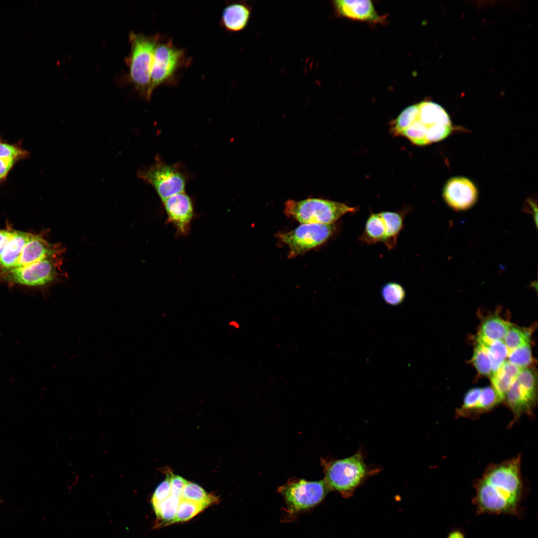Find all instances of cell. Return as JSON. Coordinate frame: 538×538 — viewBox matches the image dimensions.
Returning a JSON list of instances; mask_svg holds the SVG:
<instances>
[{
  "mask_svg": "<svg viewBox=\"0 0 538 538\" xmlns=\"http://www.w3.org/2000/svg\"><path fill=\"white\" fill-rule=\"evenodd\" d=\"M530 331L512 324L503 341L509 352L521 346L530 343Z\"/></svg>",
  "mask_w": 538,
  "mask_h": 538,
  "instance_id": "484cf974",
  "label": "cell"
},
{
  "mask_svg": "<svg viewBox=\"0 0 538 538\" xmlns=\"http://www.w3.org/2000/svg\"><path fill=\"white\" fill-rule=\"evenodd\" d=\"M63 252V249L59 245L49 243L40 235L31 234L14 268L62 255Z\"/></svg>",
  "mask_w": 538,
  "mask_h": 538,
  "instance_id": "7c38bea8",
  "label": "cell"
},
{
  "mask_svg": "<svg viewBox=\"0 0 538 538\" xmlns=\"http://www.w3.org/2000/svg\"><path fill=\"white\" fill-rule=\"evenodd\" d=\"M508 361L520 369L527 368L532 360L530 343L521 346L509 352Z\"/></svg>",
  "mask_w": 538,
  "mask_h": 538,
  "instance_id": "f546056e",
  "label": "cell"
},
{
  "mask_svg": "<svg viewBox=\"0 0 538 538\" xmlns=\"http://www.w3.org/2000/svg\"><path fill=\"white\" fill-rule=\"evenodd\" d=\"M252 11V6L246 1L228 3L222 11L220 24L228 32L241 31L248 26Z\"/></svg>",
  "mask_w": 538,
  "mask_h": 538,
  "instance_id": "5bb4252c",
  "label": "cell"
},
{
  "mask_svg": "<svg viewBox=\"0 0 538 538\" xmlns=\"http://www.w3.org/2000/svg\"><path fill=\"white\" fill-rule=\"evenodd\" d=\"M325 480L331 490L351 496L369 473L362 454L358 452L344 459L328 462L325 466Z\"/></svg>",
  "mask_w": 538,
  "mask_h": 538,
  "instance_id": "5b68a950",
  "label": "cell"
},
{
  "mask_svg": "<svg viewBox=\"0 0 538 538\" xmlns=\"http://www.w3.org/2000/svg\"><path fill=\"white\" fill-rule=\"evenodd\" d=\"M278 490L288 510L295 513L317 505L331 490L325 479L317 481L301 479L288 482Z\"/></svg>",
  "mask_w": 538,
  "mask_h": 538,
  "instance_id": "ba28073f",
  "label": "cell"
},
{
  "mask_svg": "<svg viewBox=\"0 0 538 538\" xmlns=\"http://www.w3.org/2000/svg\"><path fill=\"white\" fill-rule=\"evenodd\" d=\"M487 348L491 361L492 375L496 372L508 357L509 350L503 340L488 342L477 341Z\"/></svg>",
  "mask_w": 538,
  "mask_h": 538,
  "instance_id": "7402d4cb",
  "label": "cell"
},
{
  "mask_svg": "<svg viewBox=\"0 0 538 538\" xmlns=\"http://www.w3.org/2000/svg\"><path fill=\"white\" fill-rule=\"evenodd\" d=\"M335 13L353 20L380 22L383 20L369 0H337L333 1Z\"/></svg>",
  "mask_w": 538,
  "mask_h": 538,
  "instance_id": "4fadbf2b",
  "label": "cell"
},
{
  "mask_svg": "<svg viewBox=\"0 0 538 538\" xmlns=\"http://www.w3.org/2000/svg\"><path fill=\"white\" fill-rule=\"evenodd\" d=\"M472 362L480 374L491 376V364L488 350L478 342L474 349Z\"/></svg>",
  "mask_w": 538,
  "mask_h": 538,
  "instance_id": "83f0119b",
  "label": "cell"
},
{
  "mask_svg": "<svg viewBox=\"0 0 538 538\" xmlns=\"http://www.w3.org/2000/svg\"><path fill=\"white\" fill-rule=\"evenodd\" d=\"M521 369L506 360L499 370L491 376L492 387L503 401L504 397L516 380Z\"/></svg>",
  "mask_w": 538,
  "mask_h": 538,
  "instance_id": "ffe728a7",
  "label": "cell"
},
{
  "mask_svg": "<svg viewBox=\"0 0 538 538\" xmlns=\"http://www.w3.org/2000/svg\"><path fill=\"white\" fill-rule=\"evenodd\" d=\"M447 538H465V537L461 532L454 531L449 534Z\"/></svg>",
  "mask_w": 538,
  "mask_h": 538,
  "instance_id": "e575fe53",
  "label": "cell"
},
{
  "mask_svg": "<svg viewBox=\"0 0 538 538\" xmlns=\"http://www.w3.org/2000/svg\"><path fill=\"white\" fill-rule=\"evenodd\" d=\"M516 380L521 386L527 390L537 393V377L533 369L528 368L522 369Z\"/></svg>",
  "mask_w": 538,
  "mask_h": 538,
  "instance_id": "4dcf8cb0",
  "label": "cell"
},
{
  "mask_svg": "<svg viewBox=\"0 0 538 538\" xmlns=\"http://www.w3.org/2000/svg\"><path fill=\"white\" fill-rule=\"evenodd\" d=\"M29 156V152L20 143H9L0 137V184L6 180L17 162L27 158Z\"/></svg>",
  "mask_w": 538,
  "mask_h": 538,
  "instance_id": "9a60e30c",
  "label": "cell"
},
{
  "mask_svg": "<svg viewBox=\"0 0 538 538\" xmlns=\"http://www.w3.org/2000/svg\"><path fill=\"white\" fill-rule=\"evenodd\" d=\"M521 459L517 457L487 468L476 485L478 510L490 514L515 512L522 494Z\"/></svg>",
  "mask_w": 538,
  "mask_h": 538,
  "instance_id": "6da1fadb",
  "label": "cell"
},
{
  "mask_svg": "<svg viewBox=\"0 0 538 538\" xmlns=\"http://www.w3.org/2000/svg\"><path fill=\"white\" fill-rule=\"evenodd\" d=\"M187 482L183 477L171 473L170 474L171 495L181 499L182 490Z\"/></svg>",
  "mask_w": 538,
  "mask_h": 538,
  "instance_id": "d6a6232c",
  "label": "cell"
},
{
  "mask_svg": "<svg viewBox=\"0 0 538 538\" xmlns=\"http://www.w3.org/2000/svg\"><path fill=\"white\" fill-rule=\"evenodd\" d=\"M32 234L14 230L13 235L0 258V269L8 270L16 266L22 251Z\"/></svg>",
  "mask_w": 538,
  "mask_h": 538,
  "instance_id": "2e32d148",
  "label": "cell"
},
{
  "mask_svg": "<svg viewBox=\"0 0 538 538\" xmlns=\"http://www.w3.org/2000/svg\"><path fill=\"white\" fill-rule=\"evenodd\" d=\"M170 495V474H167L165 480L158 485L152 496L151 501L153 508L157 506Z\"/></svg>",
  "mask_w": 538,
  "mask_h": 538,
  "instance_id": "1f68e13d",
  "label": "cell"
},
{
  "mask_svg": "<svg viewBox=\"0 0 538 538\" xmlns=\"http://www.w3.org/2000/svg\"><path fill=\"white\" fill-rule=\"evenodd\" d=\"M180 499L171 495L153 508L160 524L166 526L172 524Z\"/></svg>",
  "mask_w": 538,
  "mask_h": 538,
  "instance_id": "cb8c5ba5",
  "label": "cell"
},
{
  "mask_svg": "<svg viewBox=\"0 0 538 538\" xmlns=\"http://www.w3.org/2000/svg\"><path fill=\"white\" fill-rule=\"evenodd\" d=\"M167 220L175 227L176 235H187L194 216L192 200L185 191L172 195L162 201Z\"/></svg>",
  "mask_w": 538,
  "mask_h": 538,
  "instance_id": "30bf717a",
  "label": "cell"
},
{
  "mask_svg": "<svg viewBox=\"0 0 538 538\" xmlns=\"http://www.w3.org/2000/svg\"><path fill=\"white\" fill-rule=\"evenodd\" d=\"M137 175L154 188L162 201L185 191L187 178L181 167L166 163L158 155L152 165L139 169Z\"/></svg>",
  "mask_w": 538,
  "mask_h": 538,
  "instance_id": "8992f818",
  "label": "cell"
},
{
  "mask_svg": "<svg viewBox=\"0 0 538 538\" xmlns=\"http://www.w3.org/2000/svg\"><path fill=\"white\" fill-rule=\"evenodd\" d=\"M381 294L385 303L395 306L400 305L404 302L406 292L404 288L401 284L391 281L382 286Z\"/></svg>",
  "mask_w": 538,
  "mask_h": 538,
  "instance_id": "d4e9b609",
  "label": "cell"
},
{
  "mask_svg": "<svg viewBox=\"0 0 538 538\" xmlns=\"http://www.w3.org/2000/svg\"><path fill=\"white\" fill-rule=\"evenodd\" d=\"M502 401L493 387L481 388L477 409L478 414L490 410Z\"/></svg>",
  "mask_w": 538,
  "mask_h": 538,
  "instance_id": "f1b7e54d",
  "label": "cell"
},
{
  "mask_svg": "<svg viewBox=\"0 0 538 538\" xmlns=\"http://www.w3.org/2000/svg\"><path fill=\"white\" fill-rule=\"evenodd\" d=\"M206 508L204 505L181 499L172 524L186 522L194 517Z\"/></svg>",
  "mask_w": 538,
  "mask_h": 538,
  "instance_id": "4316f807",
  "label": "cell"
},
{
  "mask_svg": "<svg viewBox=\"0 0 538 538\" xmlns=\"http://www.w3.org/2000/svg\"><path fill=\"white\" fill-rule=\"evenodd\" d=\"M357 210V207L340 202L310 197L287 200L284 203V213L301 224H332L344 215Z\"/></svg>",
  "mask_w": 538,
  "mask_h": 538,
  "instance_id": "3957f363",
  "label": "cell"
},
{
  "mask_svg": "<svg viewBox=\"0 0 538 538\" xmlns=\"http://www.w3.org/2000/svg\"><path fill=\"white\" fill-rule=\"evenodd\" d=\"M380 214L385 223L387 239L385 245L388 250L394 249L397 239L404 226V217L407 211L399 212L383 211Z\"/></svg>",
  "mask_w": 538,
  "mask_h": 538,
  "instance_id": "44dd1931",
  "label": "cell"
},
{
  "mask_svg": "<svg viewBox=\"0 0 538 538\" xmlns=\"http://www.w3.org/2000/svg\"><path fill=\"white\" fill-rule=\"evenodd\" d=\"M417 117L426 128L427 133L438 124L452 125L449 115L438 104L425 101L417 103Z\"/></svg>",
  "mask_w": 538,
  "mask_h": 538,
  "instance_id": "e0dca14e",
  "label": "cell"
},
{
  "mask_svg": "<svg viewBox=\"0 0 538 538\" xmlns=\"http://www.w3.org/2000/svg\"><path fill=\"white\" fill-rule=\"evenodd\" d=\"M191 63L183 48L176 47L171 38L160 41L155 49L150 74V91L160 86H176L178 72Z\"/></svg>",
  "mask_w": 538,
  "mask_h": 538,
  "instance_id": "277c9868",
  "label": "cell"
},
{
  "mask_svg": "<svg viewBox=\"0 0 538 538\" xmlns=\"http://www.w3.org/2000/svg\"><path fill=\"white\" fill-rule=\"evenodd\" d=\"M131 51L126 61L129 66V79L139 96L149 101L150 91V74L154 53L158 42L162 40L159 33L146 35L131 32L129 34Z\"/></svg>",
  "mask_w": 538,
  "mask_h": 538,
  "instance_id": "7a4b0ae2",
  "label": "cell"
},
{
  "mask_svg": "<svg viewBox=\"0 0 538 538\" xmlns=\"http://www.w3.org/2000/svg\"><path fill=\"white\" fill-rule=\"evenodd\" d=\"M443 197L446 203L456 211L466 210L474 205L478 191L473 183L464 177H454L446 183Z\"/></svg>",
  "mask_w": 538,
  "mask_h": 538,
  "instance_id": "8fae6325",
  "label": "cell"
},
{
  "mask_svg": "<svg viewBox=\"0 0 538 538\" xmlns=\"http://www.w3.org/2000/svg\"><path fill=\"white\" fill-rule=\"evenodd\" d=\"M511 325L498 315L490 316L483 322L477 341L488 342L503 340Z\"/></svg>",
  "mask_w": 538,
  "mask_h": 538,
  "instance_id": "d6986e66",
  "label": "cell"
},
{
  "mask_svg": "<svg viewBox=\"0 0 538 538\" xmlns=\"http://www.w3.org/2000/svg\"><path fill=\"white\" fill-rule=\"evenodd\" d=\"M181 499L189 500L205 506L206 507L215 503L217 498L208 494L201 487L190 482L185 485Z\"/></svg>",
  "mask_w": 538,
  "mask_h": 538,
  "instance_id": "603a6c76",
  "label": "cell"
},
{
  "mask_svg": "<svg viewBox=\"0 0 538 538\" xmlns=\"http://www.w3.org/2000/svg\"><path fill=\"white\" fill-rule=\"evenodd\" d=\"M338 228L335 223L301 224L291 231L278 233L276 236L288 247V257L292 258L326 243L335 235Z\"/></svg>",
  "mask_w": 538,
  "mask_h": 538,
  "instance_id": "52a82bcc",
  "label": "cell"
},
{
  "mask_svg": "<svg viewBox=\"0 0 538 538\" xmlns=\"http://www.w3.org/2000/svg\"><path fill=\"white\" fill-rule=\"evenodd\" d=\"M62 255L47 258L28 265L1 270L4 281L29 286H40L55 280L59 275Z\"/></svg>",
  "mask_w": 538,
  "mask_h": 538,
  "instance_id": "9c48e42d",
  "label": "cell"
},
{
  "mask_svg": "<svg viewBox=\"0 0 538 538\" xmlns=\"http://www.w3.org/2000/svg\"><path fill=\"white\" fill-rule=\"evenodd\" d=\"M14 231V230L9 227L0 229V258L4 248L11 240Z\"/></svg>",
  "mask_w": 538,
  "mask_h": 538,
  "instance_id": "836d02e7",
  "label": "cell"
},
{
  "mask_svg": "<svg viewBox=\"0 0 538 538\" xmlns=\"http://www.w3.org/2000/svg\"><path fill=\"white\" fill-rule=\"evenodd\" d=\"M387 229L379 213H372L368 217L362 234L359 239L363 243L375 244L386 242Z\"/></svg>",
  "mask_w": 538,
  "mask_h": 538,
  "instance_id": "ac0fdd59",
  "label": "cell"
}]
</instances>
